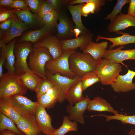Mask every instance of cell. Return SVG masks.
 Returning <instances> with one entry per match:
<instances>
[{
    "label": "cell",
    "instance_id": "1",
    "mask_svg": "<svg viewBox=\"0 0 135 135\" xmlns=\"http://www.w3.org/2000/svg\"><path fill=\"white\" fill-rule=\"evenodd\" d=\"M27 90L20 76L15 72H7L0 77V99L16 94L24 95Z\"/></svg>",
    "mask_w": 135,
    "mask_h": 135
},
{
    "label": "cell",
    "instance_id": "2",
    "mask_svg": "<svg viewBox=\"0 0 135 135\" xmlns=\"http://www.w3.org/2000/svg\"><path fill=\"white\" fill-rule=\"evenodd\" d=\"M98 62L89 54L76 51L68 59L70 70L76 76L81 77L86 72L96 71Z\"/></svg>",
    "mask_w": 135,
    "mask_h": 135
},
{
    "label": "cell",
    "instance_id": "3",
    "mask_svg": "<svg viewBox=\"0 0 135 135\" xmlns=\"http://www.w3.org/2000/svg\"><path fill=\"white\" fill-rule=\"evenodd\" d=\"M28 57V64L30 69L41 78H47L45 74L46 64L53 60L48 49L44 47L33 48Z\"/></svg>",
    "mask_w": 135,
    "mask_h": 135
},
{
    "label": "cell",
    "instance_id": "4",
    "mask_svg": "<svg viewBox=\"0 0 135 135\" xmlns=\"http://www.w3.org/2000/svg\"><path fill=\"white\" fill-rule=\"evenodd\" d=\"M122 70L120 64L105 58L98 61L96 70L100 82L105 85L112 84Z\"/></svg>",
    "mask_w": 135,
    "mask_h": 135
},
{
    "label": "cell",
    "instance_id": "5",
    "mask_svg": "<svg viewBox=\"0 0 135 135\" xmlns=\"http://www.w3.org/2000/svg\"><path fill=\"white\" fill-rule=\"evenodd\" d=\"M75 51L72 50H66L59 57L48 61L45 66V70L52 75L59 74L70 78H74L76 76L70 69L68 59L70 55Z\"/></svg>",
    "mask_w": 135,
    "mask_h": 135
},
{
    "label": "cell",
    "instance_id": "6",
    "mask_svg": "<svg viewBox=\"0 0 135 135\" xmlns=\"http://www.w3.org/2000/svg\"><path fill=\"white\" fill-rule=\"evenodd\" d=\"M32 43L30 42H23L15 44L14 54L16 58L14 65L15 73L20 76L29 69L27 59L32 50Z\"/></svg>",
    "mask_w": 135,
    "mask_h": 135
},
{
    "label": "cell",
    "instance_id": "7",
    "mask_svg": "<svg viewBox=\"0 0 135 135\" xmlns=\"http://www.w3.org/2000/svg\"><path fill=\"white\" fill-rule=\"evenodd\" d=\"M10 97L12 105L21 116L35 117L36 102H33L22 95H15Z\"/></svg>",
    "mask_w": 135,
    "mask_h": 135
},
{
    "label": "cell",
    "instance_id": "8",
    "mask_svg": "<svg viewBox=\"0 0 135 135\" xmlns=\"http://www.w3.org/2000/svg\"><path fill=\"white\" fill-rule=\"evenodd\" d=\"M45 74L46 77L59 89L60 94L57 102L60 103H62L65 100L64 95L67 89L72 85L78 83L80 81L81 78L76 76L74 78H71L59 74L52 75L46 70Z\"/></svg>",
    "mask_w": 135,
    "mask_h": 135
},
{
    "label": "cell",
    "instance_id": "9",
    "mask_svg": "<svg viewBox=\"0 0 135 135\" xmlns=\"http://www.w3.org/2000/svg\"><path fill=\"white\" fill-rule=\"evenodd\" d=\"M46 108L37 103L35 119L42 133L45 135H51L56 130L52 124V118L46 112Z\"/></svg>",
    "mask_w": 135,
    "mask_h": 135
},
{
    "label": "cell",
    "instance_id": "10",
    "mask_svg": "<svg viewBox=\"0 0 135 135\" xmlns=\"http://www.w3.org/2000/svg\"><path fill=\"white\" fill-rule=\"evenodd\" d=\"M135 76V71L128 69L126 73L119 74L110 86L113 90L117 93L126 92L135 90V83L132 80Z\"/></svg>",
    "mask_w": 135,
    "mask_h": 135
},
{
    "label": "cell",
    "instance_id": "11",
    "mask_svg": "<svg viewBox=\"0 0 135 135\" xmlns=\"http://www.w3.org/2000/svg\"><path fill=\"white\" fill-rule=\"evenodd\" d=\"M40 47H45L48 48L53 60L60 57L64 52L62 48L59 38L54 36L49 35L32 46L33 48Z\"/></svg>",
    "mask_w": 135,
    "mask_h": 135
},
{
    "label": "cell",
    "instance_id": "12",
    "mask_svg": "<svg viewBox=\"0 0 135 135\" xmlns=\"http://www.w3.org/2000/svg\"><path fill=\"white\" fill-rule=\"evenodd\" d=\"M93 34L89 31L82 33L77 38L72 39L60 40L62 48L64 51L68 50H75L80 48L83 50L88 44L92 41Z\"/></svg>",
    "mask_w": 135,
    "mask_h": 135
},
{
    "label": "cell",
    "instance_id": "13",
    "mask_svg": "<svg viewBox=\"0 0 135 135\" xmlns=\"http://www.w3.org/2000/svg\"><path fill=\"white\" fill-rule=\"evenodd\" d=\"M124 46H120L114 49H106L104 55V58L111 60L115 62L120 64L128 60H135V48L122 50Z\"/></svg>",
    "mask_w": 135,
    "mask_h": 135
},
{
    "label": "cell",
    "instance_id": "14",
    "mask_svg": "<svg viewBox=\"0 0 135 135\" xmlns=\"http://www.w3.org/2000/svg\"><path fill=\"white\" fill-rule=\"evenodd\" d=\"M130 27H135V18L121 12L108 25L107 30L110 32L117 34L121 30Z\"/></svg>",
    "mask_w": 135,
    "mask_h": 135
},
{
    "label": "cell",
    "instance_id": "15",
    "mask_svg": "<svg viewBox=\"0 0 135 135\" xmlns=\"http://www.w3.org/2000/svg\"><path fill=\"white\" fill-rule=\"evenodd\" d=\"M90 100L86 96L74 106L70 104L67 106L66 112L69 114V118L71 120H73L81 124H85L83 114L85 111L87 109Z\"/></svg>",
    "mask_w": 135,
    "mask_h": 135
},
{
    "label": "cell",
    "instance_id": "16",
    "mask_svg": "<svg viewBox=\"0 0 135 135\" xmlns=\"http://www.w3.org/2000/svg\"><path fill=\"white\" fill-rule=\"evenodd\" d=\"M29 26L19 20L14 14L12 18V21L9 28L5 32L6 44L12 40L21 35V34L27 30Z\"/></svg>",
    "mask_w": 135,
    "mask_h": 135
},
{
    "label": "cell",
    "instance_id": "17",
    "mask_svg": "<svg viewBox=\"0 0 135 135\" xmlns=\"http://www.w3.org/2000/svg\"><path fill=\"white\" fill-rule=\"evenodd\" d=\"M18 128L25 135H41V132L36 121L35 117L21 116L16 124Z\"/></svg>",
    "mask_w": 135,
    "mask_h": 135
},
{
    "label": "cell",
    "instance_id": "18",
    "mask_svg": "<svg viewBox=\"0 0 135 135\" xmlns=\"http://www.w3.org/2000/svg\"><path fill=\"white\" fill-rule=\"evenodd\" d=\"M58 20L59 22L56 26L57 36L59 38L66 39L72 34L74 35V28H72L67 16L63 10L60 11Z\"/></svg>",
    "mask_w": 135,
    "mask_h": 135
},
{
    "label": "cell",
    "instance_id": "19",
    "mask_svg": "<svg viewBox=\"0 0 135 135\" xmlns=\"http://www.w3.org/2000/svg\"><path fill=\"white\" fill-rule=\"evenodd\" d=\"M108 46L106 41L95 43L91 41L82 50V52L89 54L94 60L98 61L103 57Z\"/></svg>",
    "mask_w": 135,
    "mask_h": 135
},
{
    "label": "cell",
    "instance_id": "20",
    "mask_svg": "<svg viewBox=\"0 0 135 135\" xmlns=\"http://www.w3.org/2000/svg\"><path fill=\"white\" fill-rule=\"evenodd\" d=\"M17 39L16 38L12 40L5 46L1 48V51L3 53L6 59V62L4 65L7 70V72L9 73L15 72L14 49Z\"/></svg>",
    "mask_w": 135,
    "mask_h": 135
},
{
    "label": "cell",
    "instance_id": "21",
    "mask_svg": "<svg viewBox=\"0 0 135 135\" xmlns=\"http://www.w3.org/2000/svg\"><path fill=\"white\" fill-rule=\"evenodd\" d=\"M117 34L122 35L114 37H107L98 36L96 40L98 42L100 40L103 39L110 42L112 44L109 46L110 49H112L116 46H124L130 44H135V35H131L129 33L123 32L121 31Z\"/></svg>",
    "mask_w": 135,
    "mask_h": 135
},
{
    "label": "cell",
    "instance_id": "22",
    "mask_svg": "<svg viewBox=\"0 0 135 135\" xmlns=\"http://www.w3.org/2000/svg\"><path fill=\"white\" fill-rule=\"evenodd\" d=\"M53 27L50 25L45 24L40 29L31 31L25 34L20 39L19 42H30L34 44L41 39L49 35Z\"/></svg>",
    "mask_w": 135,
    "mask_h": 135
},
{
    "label": "cell",
    "instance_id": "23",
    "mask_svg": "<svg viewBox=\"0 0 135 135\" xmlns=\"http://www.w3.org/2000/svg\"><path fill=\"white\" fill-rule=\"evenodd\" d=\"M60 94L59 89L54 85L45 94L37 99L36 102L46 108H51L57 102Z\"/></svg>",
    "mask_w": 135,
    "mask_h": 135
},
{
    "label": "cell",
    "instance_id": "24",
    "mask_svg": "<svg viewBox=\"0 0 135 135\" xmlns=\"http://www.w3.org/2000/svg\"><path fill=\"white\" fill-rule=\"evenodd\" d=\"M87 110L89 112H108L114 114L118 113V112L110 104L102 98L98 96L90 100Z\"/></svg>",
    "mask_w": 135,
    "mask_h": 135
},
{
    "label": "cell",
    "instance_id": "25",
    "mask_svg": "<svg viewBox=\"0 0 135 135\" xmlns=\"http://www.w3.org/2000/svg\"><path fill=\"white\" fill-rule=\"evenodd\" d=\"M83 92L80 81L77 84L70 86L67 89L64 95L65 99L70 104L73 105L83 99L84 97Z\"/></svg>",
    "mask_w": 135,
    "mask_h": 135
},
{
    "label": "cell",
    "instance_id": "26",
    "mask_svg": "<svg viewBox=\"0 0 135 135\" xmlns=\"http://www.w3.org/2000/svg\"><path fill=\"white\" fill-rule=\"evenodd\" d=\"M0 112L10 118L16 124L21 116L12 105L10 97L0 99Z\"/></svg>",
    "mask_w": 135,
    "mask_h": 135
},
{
    "label": "cell",
    "instance_id": "27",
    "mask_svg": "<svg viewBox=\"0 0 135 135\" xmlns=\"http://www.w3.org/2000/svg\"><path fill=\"white\" fill-rule=\"evenodd\" d=\"M81 3H84L81 9L82 16L87 17L90 14L100 11V7L106 3L104 0H81Z\"/></svg>",
    "mask_w": 135,
    "mask_h": 135
},
{
    "label": "cell",
    "instance_id": "28",
    "mask_svg": "<svg viewBox=\"0 0 135 135\" xmlns=\"http://www.w3.org/2000/svg\"><path fill=\"white\" fill-rule=\"evenodd\" d=\"M18 18L29 27L38 23H43L42 20L36 14L32 13L28 10H17L14 12Z\"/></svg>",
    "mask_w": 135,
    "mask_h": 135
},
{
    "label": "cell",
    "instance_id": "29",
    "mask_svg": "<svg viewBox=\"0 0 135 135\" xmlns=\"http://www.w3.org/2000/svg\"><path fill=\"white\" fill-rule=\"evenodd\" d=\"M20 76L24 85L27 89L32 91H35L42 78L31 70L26 71Z\"/></svg>",
    "mask_w": 135,
    "mask_h": 135
},
{
    "label": "cell",
    "instance_id": "30",
    "mask_svg": "<svg viewBox=\"0 0 135 135\" xmlns=\"http://www.w3.org/2000/svg\"><path fill=\"white\" fill-rule=\"evenodd\" d=\"M84 3L73 5L69 4L68 9L71 14L73 21L75 24V28L80 29L83 33L89 32L83 24L81 20V9Z\"/></svg>",
    "mask_w": 135,
    "mask_h": 135
},
{
    "label": "cell",
    "instance_id": "31",
    "mask_svg": "<svg viewBox=\"0 0 135 135\" xmlns=\"http://www.w3.org/2000/svg\"><path fill=\"white\" fill-rule=\"evenodd\" d=\"M78 130V126L76 122L72 121L69 116H64L63 117L62 125L51 135H64L70 131L76 132Z\"/></svg>",
    "mask_w": 135,
    "mask_h": 135
},
{
    "label": "cell",
    "instance_id": "32",
    "mask_svg": "<svg viewBox=\"0 0 135 135\" xmlns=\"http://www.w3.org/2000/svg\"><path fill=\"white\" fill-rule=\"evenodd\" d=\"M6 130L11 131L18 135H25L19 130L12 120L0 112V132Z\"/></svg>",
    "mask_w": 135,
    "mask_h": 135
},
{
    "label": "cell",
    "instance_id": "33",
    "mask_svg": "<svg viewBox=\"0 0 135 135\" xmlns=\"http://www.w3.org/2000/svg\"><path fill=\"white\" fill-rule=\"evenodd\" d=\"M83 92L95 83L100 82V80L96 71L86 73L81 78Z\"/></svg>",
    "mask_w": 135,
    "mask_h": 135
},
{
    "label": "cell",
    "instance_id": "34",
    "mask_svg": "<svg viewBox=\"0 0 135 135\" xmlns=\"http://www.w3.org/2000/svg\"><path fill=\"white\" fill-rule=\"evenodd\" d=\"M96 116H102L106 118V121L111 120H117L122 122L123 124H128L135 125V115H126L118 113L112 116L99 114Z\"/></svg>",
    "mask_w": 135,
    "mask_h": 135
},
{
    "label": "cell",
    "instance_id": "35",
    "mask_svg": "<svg viewBox=\"0 0 135 135\" xmlns=\"http://www.w3.org/2000/svg\"><path fill=\"white\" fill-rule=\"evenodd\" d=\"M54 84L48 78H42L38 84L35 91L37 99L45 94L50 88L53 87Z\"/></svg>",
    "mask_w": 135,
    "mask_h": 135
},
{
    "label": "cell",
    "instance_id": "36",
    "mask_svg": "<svg viewBox=\"0 0 135 135\" xmlns=\"http://www.w3.org/2000/svg\"><path fill=\"white\" fill-rule=\"evenodd\" d=\"M60 11L58 10L54 9L46 14L42 19L43 24L53 27L56 26Z\"/></svg>",
    "mask_w": 135,
    "mask_h": 135
},
{
    "label": "cell",
    "instance_id": "37",
    "mask_svg": "<svg viewBox=\"0 0 135 135\" xmlns=\"http://www.w3.org/2000/svg\"><path fill=\"white\" fill-rule=\"evenodd\" d=\"M130 0H118L113 10L104 18L105 20H109L110 22H112L115 17L121 13V10L124 6L129 3Z\"/></svg>",
    "mask_w": 135,
    "mask_h": 135
},
{
    "label": "cell",
    "instance_id": "38",
    "mask_svg": "<svg viewBox=\"0 0 135 135\" xmlns=\"http://www.w3.org/2000/svg\"><path fill=\"white\" fill-rule=\"evenodd\" d=\"M54 9L46 1H42L37 13L38 16L42 20L46 14Z\"/></svg>",
    "mask_w": 135,
    "mask_h": 135
},
{
    "label": "cell",
    "instance_id": "39",
    "mask_svg": "<svg viewBox=\"0 0 135 135\" xmlns=\"http://www.w3.org/2000/svg\"><path fill=\"white\" fill-rule=\"evenodd\" d=\"M30 10L37 14L42 1L39 0H25Z\"/></svg>",
    "mask_w": 135,
    "mask_h": 135
},
{
    "label": "cell",
    "instance_id": "40",
    "mask_svg": "<svg viewBox=\"0 0 135 135\" xmlns=\"http://www.w3.org/2000/svg\"><path fill=\"white\" fill-rule=\"evenodd\" d=\"M9 7L17 10H30L25 0H14L12 4Z\"/></svg>",
    "mask_w": 135,
    "mask_h": 135
},
{
    "label": "cell",
    "instance_id": "41",
    "mask_svg": "<svg viewBox=\"0 0 135 135\" xmlns=\"http://www.w3.org/2000/svg\"><path fill=\"white\" fill-rule=\"evenodd\" d=\"M46 2L51 5L54 9L60 11V8L70 1L67 0H47Z\"/></svg>",
    "mask_w": 135,
    "mask_h": 135
},
{
    "label": "cell",
    "instance_id": "42",
    "mask_svg": "<svg viewBox=\"0 0 135 135\" xmlns=\"http://www.w3.org/2000/svg\"><path fill=\"white\" fill-rule=\"evenodd\" d=\"M16 10H0V22H2L14 16Z\"/></svg>",
    "mask_w": 135,
    "mask_h": 135
},
{
    "label": "cell",
    "instance_id": "43",
    "mask_svg": "<svg viewBox=\"0 0 135 135\" xmlns=\"http://www.w3.org/2000/svg\"><path fill=\"white\" fill-rule=\"evenodd\" d=\"M127 14L135 18V0H130Z\"/></svg>",
    "mask_w": 135,
    "mask_h": 135
},
{
    "label": "cell",
    "instance_id": "44",
    "mask_svg": "<svg viewBox=\"0 0 135 135\" xmlns=\"http://www.w3.org/2000/svg\"><path fill=\"white\" fill-rule=\"evenodd\" d=\"M12 21V18L0 23V30L4 31H7L10 28Z\"/></svg>",
    "mask_w": 135,
    "mask_h": 135
},
{
    "label": "cell",
    "instance_id": "45",
    "mask_svg": "<svg viewBox=\"0 0 135 135\" xmlns=\"http://www.w3.org/2000/svg\"><path fill=\"white\" fill-rule=\"evenodd\" d=\"M6 62V59L3 53L0 51V77L3 74V66Z\"/></svg>",
    "mask_w": 135,
    "mask_h": 135
},
{
    "label": "cell",
    "instance_id": "46",
    "mask_svg": "<svg viewBox=\"0 0 135 135\" xmlns=\"http://www.w3.org/2000/svg\"><path fill=\"white\" fill-rule=\"evenodd\" d=\"M14 0H0V6L10 7L12 4Z\"/></svg>",
    "mask_w": 135,
    "mask_h": 135
},
{
    "label": "cell",
    "instance_id": "47",
    "mask_svg": "<svg viewBox=\"0 0 135 135\" xmlns=\"http://www.w3.org/2000/svg\"><path fill=\"white\" fill-rule=\"evenodd\" d=\"M73 32L75 38H77L80 34L83 33L80 29L75 27L73 29Z\"/></svg>",
    "mask_w": 135,
    "mask_h": 135
},
{
    "label": "cell",
    "instance_id": "48",
    "mask_svg": "<svg viewBox=\"0 0 135 135\" xmlns=\"http://www.w3.org/2000/svg\"><path fill=\"white\" fill-rule=\"evenodd\" d=\"M16 134L11 131L6 130L0 132V135H16Z\"/></svg>",
    "mask_w": 135,
    "mask_h": 135
},
{
    "label": "cell",
    "instance_id": "49",
    "mask_svg": "<svg viewBox=\"0 0 135 135\" xmlns=\"http://www.w3.org/2000/svg\"><path fill=\"white\" fill-rule=\"evenodd\" d=\"M128 135H135V129H131L128 132Z\"/></svg>",
    "mask_w": 135,
    "mask_h": 135
},
{
    "label": "cell",
    "instance_id": "50",
    "mask_svg": "<svg viewBox=\"0 0 135 135\" xmlns=\"http://www.w3.org/2000/svg\"></svg>",
    "mask_w": 135,
    "mask_h": 135
}]
</instances>
